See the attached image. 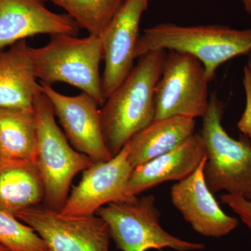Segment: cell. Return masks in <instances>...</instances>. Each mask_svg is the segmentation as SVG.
<instances>
[{
  "label": "cell",
  "instance_id": "1",
  "mask_svg": "<svg viewBox=\"0 0 251 251\" xmlns=\"http://www.w3.org/2000/svg\"><path fill=\"white\" fill-rule=\"evenodd\" d=\"M167 54L158 50L139 57L100 109L104 140L112 157L154 120L155 92Z\"/></svg>",
  "mask_w": 251,
  "mask_h": 251
},
{
  "label": "cell",
  "instance_id": "2",
  "mask_svg": "<svg viewBox=\"0 0 251 251\" xmlns=\"http://www.w3.org/2000/svg\"><path fill=\"white\" fill-rule=\"evenodd\" d=\"M158 50L191 54L202 63L211 81L223 64L250 53L251 28L237 29L218 25L182 26L161 23L144 30L135 46V59Z\"/></svg>",
  "mask_w": 251,
  "mask_h": 251
},
{
  "label": "cell",
  "instance_id": "3",
  "mask_svg": "<svg viewBox=\"0 0 251 251\" xmlns=\"http://www.w3.org/2000/svg\"><path fill=\"white\" fill-rule=\"evenodd\" d=\"M31 56L39 82L68 84L90 94L100 105L105 103L99 70L103 60L100 37L52 35L45 46L31 48Z\"/></svg>",
  "mask_w": 251,
  "mask_h": 251
},
{
  "label": "cell",
  "instance_id": "4",
  "mask_svg": "<svg viewBox=\"0 0 251 251\" xmlns=\"http://www.w3.org/2000/svg\"><path fill=\"white\" fill-rule=\"evenodd\" d=\"M224 114V103L211 94L201 133L206 148L204 179L213 193L225 191L251 201V139L229 136L222 125Z\"/></svg>",
  "mask_w": 251,
  "mask_h": 251
},
{
  "label": "cell",
  "instance_id": "5",
  "mask_svg": "<svg viewBox=\"0 0 251 251\" xmlns=\"http://www.w3.org/2000/svg\"><path fill=\"white\" fill-rule=\"evenodd\" d=\"M37 128L36 163L44 186V206L59 211L67 201L72 180L93 161L76 151L55 121L53 108L41 91L34 99Z\"/></svg>",
  "mask_w": 251,
  "mask_h": 251
},
{
  "label": "cell",
  "instance_id": "6",
  "mask_svg": "<svg viewBox=\"0 0 251 251\" xmlns=\"http://www.w3.org/2000/svg\"><path fill=\"white\" fill-rule=\"evenodd\" d=\"M96 215L108 225L110 237L122 251H195L205 249L201 243L188 242L168 233L160 224L161 212L154 196H137L123 202L109 203Z\"/></svg>",
  "mask_w": 251,
  "mask_h": 251
},
{
  "label": "cell",
  "instance_id": "7",
  "mask_svg": "<svg viewBox=\"0 0 251 251\" xmlns=\"http://www.w3.org/2000/svg\"><path fill=\"white\" fill-rule=\"evenodd\" d=\"M205 69L191 54L169 51L155 92V118L202 117L210 96Z\"/></svg>",
  "mask_w": 251,
  "mask_h": 251
},
{
  "label": "cell",
  "instance_id": "8",
  "mask_svg": "<svg viewBox=\"0 0 251 251\" xmlns=\"http://www.w3.org/2000/svg\"><path fill=\"white\" fill-rule=\"evenodd\" d=\"M16 217L34 229L51 251H110V231L99 216H69L33 206Z\"/></svg>",
  "mask_w": 251,
  "mask_h": 251
},
{
  "label": "cell",
  "instance_id": "9",
  "mask_svg": "<svg viewBox=\"0 0 251 251\" xmlns=\"http://www.w3.org/2000/svg\"><path fill=\"white\" fill-rule=\"evenodd\" d=\"M39 83L73 148L93 163L111 159L104 140L99 102L85 92L71 97L59 93L51 85Z\"/></svg>",
  "mask_w": 251,
  "mask_h": 251
},
{
  "label": "cell",
  "instance_id": "10",
  "mask_svg": "<svg viewBox=\"0 0 251 251\" xmlns=\"http://www.w3.org/2000/svg\"><path fill=\"white\" fill-rule=\"evenodd\" d=\"M128 150L127 143L111 159L94 163L84 171L80 183L73 188L59 212L64 215L93 216L105 204L134 198H128L126 193L133 171Z\"/></svg>",
  "mask_w": 251,
  "mask_h": 251
},
{
  "label": "cell",
  "instance_id": "11",
  "mask_svg": "<svg viewBox=\"0 0 251 251\" xmlns=\"http://www.w3.org/2000/svg\"><path fill=\"white\" fill-rule=\"evenodd\" d=\"M151 0H125L100 36L105 67L102 89L105 100L133 69L140 24Z\"/></svg>",
  "mask_w": 251,
  "mask_h": 251
},
{
  "label": "cell",
  "instance_id": "12",
  "mask_svg": "<svg viewBox=\"0 0 251 251\" xmlns=\"http://www.w3.org/2000/svg\"><path fill=\"white\" fill-rule=\"evenodd\" d=\"M206 156L192 174L172 187L171 201L185 221L206 237L227 236L239 226V220L227 215L206 184L204 167Z\"/></svg>",
  "mask_w": 251,
  "mask_h": 251
},
{
  "label": "cell",
  "instance_id": "13",
  "mask_svg": "<svg viewBox=\"0 0 251 251\" xmlns=\"http://www.w3.org/2000/svg\"><path fill=\"white\" fill-rule=\"evenodd\" d=\"M79 29L70 16L52 12L42 0H0V50L39 34L77 36Z\"/></svg>",
  "mask_w": 251,
  "mask_h": 251
},
{
  "label": "cell",
  "instance_id": "14",
  "mask_svg": "<svg viewBox=\"0 0 251 251\" xmlns=\"http://www.w3.org/2000/svg\"><path fill=\"white\" fill-rule=\"evenodd\" d=\"M206 157L201 133H196L171 151L133 169L126 186V196L135 197L166 181H182L192 174Z\"/></svg>",
  "mask_w": 251,
  "mask_h": 251
},
{
  "label": "cell",
  "instance_id": "15",
  "mask_svg": "<svg viewBox=\"0 0 251 251\" xmlns=\"http://www.w3.org/2000/svg\"><path fill=\"white\" fill-rule=\"evenodd\" d=\"M0 50V108L33 110L40 83L27 39Z\"/></svg>",
  "mask_w": 251,
  "mask_h": 251
},
{
  "label": "cell",
  "instance_id": "16",
  "mask_svg": "<svg viewBox=\"0 0 251 251\" xmlns=\"http://www.w3.org/2000/svg\"><path fill=\"white\" fill-rule=\"evenodd\" d=\"M196 119L174 116L153 120L128 141L133 169L171 151L196 133Z\"/></svg>",
  "mask_w": 251,
  "mask_h": 251
},
{
  "label": "cell",
  "instance_id": "17",
  "mask_svg": "<svg viewBox=\"0 0 251 251\" xmlns=\"http://www.w3.org/2000/svg\"><path fill=\"white\" fill-rule=\"evenodd\" d=\"M44 186L36 162L0 159V210L15 216L44 202Z\"/></svg>",
  "mask_w": 251,
  "mask_h": 251
},
{
  "label": "cell",
  "instance_id": "18",
  "mask_svg": "<svg viewBox=\"0 0 251 251\" xmlns=\"http://www.w3.org/2000/svg\"><path fill=\"white\" fill-rule=\"evenodd\" d=\"M37 128L34 109L0 108V159L36 162Z\"/></svg>",
  "mask_w": 251,
  "mask_h": 251
},
{
  "label": "cell",
  "instance_id": "19",
  "mask_svg": "<svg viewBox=\"0 0 251 251\" xmlns=\"http://www.w3.org/2000/svg\"><path fill=\"white\" fill-rule=\"evenodd\" d=\"M62 8L89 35L100 37L125 0H42Z\"/></svg>",
  "mask_w": 251,
  "mask_h": 251
},
{
  "label": "cell",
  "instance_id": "20",
  "mask_svg": "<svg viewBox=\"0 0 251 251\" xmlns=\"http://www.w3.org/2000/svg\"><path fill=\"white\" fill-rule=\"evenodd\" d=\"M0 244L11 251H48L45 241L16 216L0 210Z\"/></svg>",
  "mask_w": 251,
  "mask_h": 251
},
{
  "label": "cell",
  "instance_id": "21",
  "mask_svg": "<svg viewBox=\"0 0 251 251\" xmlns=\"http://www.w3.org/2000/svg\"><path fill=\"white\" fill-rule=\"evenodd\" d=\"M220 200L221 203L228 206L237 214L241 221L251 229V201L226 193L220 196Z\"/></svg>",
  "mask_w": 251,
  "mask_h": 251
},
{
  "label": "cell",
  "instance_id": "22",
  "mask_svg": "<svg viewBox=\"0 0 251 251\" xmlns=\"http://www.w3.org/2000/svg\"><path fill=\"white\" fill-rule=\"evenodd\" d=\"M244 86L247 92V106L242 118L238 122V128L242 134L251 139V72L247 67L244 69Z\"/></svg>",
  "mask_w": 251,
  "mask_h": 251
},
{
  "label": "cell",
  "instance_id": "23",
  "mask_svg": "<svg viewBox=\"0 0 251 251\" xmlns=\"http://www.w3.org/2000/svg\"><path fill=\"white\" fill-rule=\"evenodd\" d=\"M244 4V9L248 14L251 15V0H241Z\"/></svg>",
  "mask_w": 251,
  "mask_h": 251
},
{
  "label": "cell",
  "instance_id": "24",
  "mask_svg": "<svg viewBox=\"0 0 251 251\" xmlns=\"http://www.w3.org/2000/svg\"><path fill=\"white\" fill-rule=\"evenodd\" d=\"M247 67L249 69V70L251 72V53L249 55V60H248Z\"/></svg>",
  "mask_w": 251,
  "mask_h": 251
},
{
  "label": "cell",
  "instance_id": "25",
  "mask_svg": "<svg viewBox=\"0 0 251 251\" xmlns=\"http://www.w3.org/2000/svg\"><path fill=\"white\" fill-rule=\"evenodd\" d=\"M0 251H11L8 249L7 247H5V246L2 245V244H0Z\"/></svg>",
  "mask_w": 251,
  "mask_h": 251
},
{
  "label": "cell",
  "instance_id": "26",
  "mask_svg": "<svg viewBox=\"0 0 251 251\" xmlns=\"http://www.w3.org/2000/svg\"><path fill=\"white\" fill-rule=\"evenodd\" d=\"M48 251H51L50 250Z\"/></svg>",
  "mask_w": 251,
  "mask_h": 251
}]
</instances>
